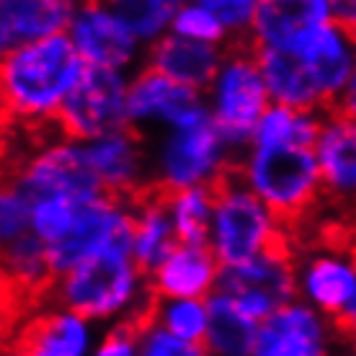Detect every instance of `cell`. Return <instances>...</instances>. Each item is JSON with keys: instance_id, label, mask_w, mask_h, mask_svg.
<instances>
[{"instance_id": "d6a6232c", "label": "cell", "mask_w": 356, "mask_h": 356, "mask_svg": "<svg viewBox=\"0 0 356 356\" xmlns=\"http://www.w3.org/2000/svg\"><path fill=\"white\" fill-rule=\"evenodd\" d=\"M140 328L143 323H114L108 325L90 356H140Z\"/></svg>"}, {"instance_id": "f546056e", "label": "cell", "mask_w": 356, "mask_h": 356, "mask_svg": "<svg viewBox=\"0 0 356 356\" xmlns=\"http://www.w3.org/2000/svg\"><path fill=\"white\" fill-rule=\"evenodd\" d=\"M31 204H34L31 227H34L36 238L49 248L70 232L81 202L78 199H65V196H49V199H36Z\"/></svg>"}, {"instance_id": "4fadbf2b", "label": "cell", "mask_w": 356, "mask_h": 356, "mask_svg": "<svg viewBox=\"0 0 356 356\" xmlns=\"http://www.w3.org/2000/svg\"><path fill=\"white\" fill-rule=\"evenodd\" d=\"M127 114H129L132 129L161 127L165 132V129L191 124L196 119L207 116L209 106H207L204 93L186 88L181 83L170 81L168 75L143 65L129 78Z\"/></svg>"}, {"instance_id": "4316f807", "label": "cell", "mask_w": 356, "mask_h": 356, "mask_svg": "<svg viewBox=\"0 0 356 356\" xmlns=\"http://www.w3.org/2000/svg\"><path fill=\"white\" fill-rule=\"evenodd\" d=\"M145 321L161 325L176 339L204 346L207 330H209V302L207 300H163V297H155Z\"/></svg>"}, {"instance_id": "603a6c76", "label": "cell", "mask_w": 356, "mask_h": 356, "mask_svg": "<svg viewBox=\"0 0 356 356\" xmlns=\"http://www.w3.org/2000/svg\"><path fill=\"white\" fill-rule=\"evenodd\" d=\"M259 57L261 72L266 88L271 93V104L292 108H310V111H325L318 90L305 72V65L292 49L279 47H253Z\"/></svg>"}, {"instance_id": "6da1fadb", "label": "cell", "mask_w": 356, "mask_h": 356, "mask_svg": "<svg viewBox=\"0 0 356 356\" xmlns=\"http://www.w3.org/2000/svg\"><path fill=\"white\" fill-rule=\"evenodd\" d=\"M86 60L67 34H57L3 54L0 98L10 132L57 129L65 101L86 72Z\"/></svg>"}, {"instance_id": "ab89813d", "label": "cell", "mask_w": 356, "mask_h": 356, "mask_svg": "<svg viewBox=\"0 0 356 356\" xmlns=\"http://www.w3.org/2000/svg\"><path fill=\"white\" fill-rule=\"evenodd\" d=\"M351 245H354V250H356V225H354V232H351Z\"/></svg>"}, {"instance_id": "4dcf8cb0", "label": "cell", "mask_w": 356, "mask_h": 356, "mask_svg": "<svg viewBox=\"0 0 356 356\" xmlns=\"http://www.w3.org/2000/svg\"><path fill=\"white\" fill-rule=\"evenodd\" d=\"M31 217H34L31 199L18 186L6 184L3 194H0V241L13 243L29 232H34Z\"/></svg>"}, {"instance_id": "30bf717a", "label": "cell", "mask_w": 356, "mask_h": 356, "mask_svg": "<svg viewBox=\"0 0 356 356\" xmlns=\"http://www.w3.org/2000/svg\"><path fill=\"white\" fill-rule=\"evenodd\" d=\"M348 343L339 323L297 297L261 323L253 356H343Z\"/></svg>"}, {"instance_id": "e575fe53", "label": "cell", "mask_w": 356, "mask_h": 356, "mask_svg": "<svg viewBox=\"0 0 356 356\" xmlns=\"http://www.w3.org/2000/svg\"><path fill=\"white\" fill-rule=\"evenodd\" d=\"M333 111H341V114L356 119V65H354V72H351V81H348L346 90H343V96L339 98V106L333 108Z\"/></svg>"}, {"instance_id": "9a60e30c", "label": "cell", "mask_w": 356, "mask_h": 356, "mask_svg": "<svg viewBox=\"0 0 356 356\" xmlns=\"http://www.w3.org/2000/svg\"><path fill=\"white\" fill-rule=\"evenodd\" d=\"M96 323L57 302L31 307L13 330V346L29 356H90L98 343Z\"/></svg>"}, {"instance_id": "7402d4cb", "label": "cell", "mask_w": 356, "mask_h": 356, "mask_svg": "<svg viewBox=\"0 0 356 356\" xmlns=\"http://www.w3.org/2000/svg\"><path fill=\"white\" fill-rule=\"evenodd\" d=\"M178 245L165 194L150 186L132 202V256L137 266L150 276Z\"/></svg>"}, {"instance_id": "44dd1931", "label": "cell", "mask_w": 356, "mask_h": 356, "mask_svg": "<svg viewBox=\"0 0 356 356\" xmlns=\"http://www.w3.org/2000/svg\"><path fill=\"white\" fill-rule=\"evenodd\" d=\"M67 0H0V47L3 54L57 34H67L72 21Z\"/></svg>"}, {"instance_id": "cb8c5ba5", "label": "cell", "mask_w": 356, "mask_h": 356, "mask_svg": "<svg viewBox=\"0 0 356 356\" xmlns=\"http://www.w3.org/2000/svg\"><path fill=\"white\" fill-rule=\"evenodd\" d=\"M207 302H209V330L204 348L209 356H253L261 323L250 321L220 289Z\"/></svg>"}, {"instance_id": "1f68e13d", "label": "cell", "mask_w": 356, "mask_h": 356, "mask_svg": "<svg viewBox=\"0 0 356 356\" xmlns=\"http://www.w3.org/2000/svg\"><path fill=\"white\" fill-rule=\"evenodd\" d=\"M140 356H209V351L202 343L181 341L161 325L145 321L140 328Z\"/></svg>"}, {"instance_id": "e0dca14e", "label": "cell", "mask_w": 356, "mask_h": 356, "mask_svg": "<svg viewBox=\"0 0 356 356\" xmlns=\"http://www.w3.org/2000/svg\"><path fill=\"white\" fill-rule=\"evenodd\" d=\"M83 145L106 194L134 202L152 186V165L137 129L127 127Z\"/></svg>"}, {"instance_id": "d6986e66", "label": "cell", "mask_w": 356, "mask_h": 356, "mask_svg": "<svg viewBox=\"0 0 356 356\" xmlns=\"http://www.w3.org/2000/svg\"><path fill=\"white\" fill-rule=\"evenodd\" d=\"M333 18V0H261L250 29V47L292 49Z\"/></svg>"}, {"instance_id": "83f0119b", "label": "cell", "mask_w": 356, "mask_h": 356, "mask_svg": "<svg viewBox=\"0 0 356 356\" xmlns=\"http://www.w3.org/2000/svg\"><path fill=\"white\" fill-rule=\"evenodd\" d=\"M108 6L134 29L145 47L170 34L173 18L186 0H106Z\"/></svg>"}, {"instance_id": "5b68a950", "label": "cell", "mask_w": 356, "mask_h": 356, "mask_svg": "<svg viewBox=\"0 0 356 356\" xmlns=\"http://www.w3.org/2000/svg\"><path fill=\"white\" fill-rule=\"evenodd\" d=\"M238 163L222 129L212 114L191 124L165 129L152 158V186L161 191H178L194 186H217Z\"/></svg>"}, {"instance_id": "74e56055", "label": "cell", "mask_w": 356, "mask_h": 356, "mask_svg": "<svg viewBox=\"0 0 356 356\" xmlns=\"http://www.w3.org/2000/svg\"><path fill=\"white\" fill-rule=\"evenodd\" d=\"M3 356H29V354H26V351H21V348H16V346H10Z\"/></svg>"}, {"instance_id": "d4e9b609", "label": "cell", "mask_w": 356, "mask_h": 356, "mask_svg": "<svg viewBox=\"0 0 356 356\" xmlns=\"http://www.w3.org/2000/svg\"><path fill=\"white\" fill-rule=\"evenodd\" d=\"M323 116H325V111L271 104L266 114L261 116L250 145H302V147H315L318 134L323 129Z\"/></svg>"}, {"instance_id": "7a4b0ae2", "label": "cell", "mask_w": 356, "mask_h": 356, "mask_svg": "<svg viewBox=\"0 0 356 356\" xmlns=\"http://www.w3.org/2000/svg\"><path fill=\"white\" fill-rule=\"evenodd\" d=\"M47 300L81 312L96 325H114L145 323L155 297L132 250H106L57 276Z\"/></svg>"}, {"instance_id": "ffe728a7", "label": "cell", "mask_w": 356, "mask_h": 356, "mask_svg": "<svg viewBox=\"0 0 356 356\" xmlns=\"http://www.w3.org/2000/svg\"><path fill=\"white\" fill-rule=\"evenodd\" d=\"M227 47L204 44L194 39H184L178 34H165L155 44L147 47L145 67L168 75L170 81L181 83L186 88L207 93L209 83L220 70Z\"/></svg>"}, {"instance_id": "484cf974", "label": "cell", "mask_w": 356, "mask_h": 356, "mask_svg": "<svg viewBox=\"0 0 356 356\" xmlns=\"http://www.w3.org/2000/svg\"><path fill=\"white\" fill-rule=\"evenodd\" d=\"M168 204L170 220L176 227L178 243L188 245H209L214 217V186L178 188L163 191Z\"/></svg>"}, {"instance_id": "8992f818", "label": "cell", "mask_w": 356, "mask_h": 356, "mask_svg": "<svg viewBox=\"0 0 356 356\" xmlns=\"http://www.w3.org/2000/svg\"><path fill=\"white\" fill-rule=\"evenodd\" d=\"M204 96L214 124L222 129L232 150H248L261 116L271 106V93L264 81L259 57L248 42L227 47L222 65Z\"/></svg>"}, {"instance_id": "277c9868", "label": "cell", "mask_w": 356, "mask_h": 356, "mask_svg": "<svg viewBox=\"0 0 356 356\" xmlns=\"http://www.w3.org/2000/svg\"><path fill=\"white\" fill-rule=\"evenodd\" d=\"M209 248L225 268L276 250H297V245L289 227L245 186L238 168H232L214 186Z\"/></svg>"}, {"instance_id": "836d02e7", "label": "cell", "mask_w": 356, "mask_h": 356, "mask_svg": "<svg viewBox=\"0 0 356 356\" xmlns=\"http://www.w3.org/2000/svg\"><path fill=\"white\" fill-rule=\"evenodd\" d=\"M333 18L356 36V0H333Z\"/></svg>"}, {"instance_id": "ac0fdd59", "label": "cell", "mask_w": 356, "mask_h": 356, "mask_svg": "<svg viewBox=\"0 0 356 356\" xmlns=\"http://www.w3.org/2000/svg\"><path fill=\"white\" fill-rule=\"evenodd\" d=\"M220 276H222V264L209 245L178 243L168 259L147 276V282L152 297L209 300L220 289Z\"/></svg>"}, {"instance_id": "d590c367", "label": "cell", "mask_w": 356, "mask_h": 356, "mask_svg": "<svg viewBox=\"0 0 356 356\" xmlns=\"http://www.w3.org/2000/svg\"><path fill=\"white\" fill-rule=\"evenodd\" d=\"M336 323H339V328L343 330V336H346L348 341L356 339V297L351 300V305L346 307V312H343Z\"/></svg>"}, {"instance_id": "8d00e7d4", "label": "cell", "mask_w": 356, "mask_h": 356, "mask_svg": "<svg viewBox=\"0 0 356 356\" xmlns=\"http://www.w3.org/2000/svg\"><path fill=\"white\" fill-rule=\"evenodd\" d=\"M72 8H83V6H90V3H101V0H67Z\"/></svg>"}, {"instance_id": "9c48e42d", "label": "cell", "mask_w": 356, "mask_h": 356, "mask_svg": "<svg viewBox=\"0 0 356 356\" xmlns=\"http://www.w3.org/2000/svg\"><path fill=\"white\" fill-rule=\"evenodd\" d=\"M297 250H276L238 266H225L220 292L250 321L264 323L279 307L297 300Z\"/></svg>"}, {"instance_id": "f1b7e54d", "label": "cell", "mask_w": 356, "mask_h": 356, "mask_svg": "<svg viewBox=\"0 0 356 356\" xmlns=\"http://www.w3.org/2000/svg\"><path fill=\"white\" fill-rule=\"evenodd\" d=\"M170 34H178L184 39H194V42H204V44H217V47H230V34L220 16L214 13L209 6L196 3V0H186L181 10L173 18Z\"/></svg>"}, {"instance_id": "5bb4252c", "label": "cell", "mask_w": 356, "mask_h": 356, "mask_svg": "<svg viewBox=\"0 0 356 356\" xmlns=\"http://www.w3.org/2000/svg\"><path fill=\"white\" fill-rule=\"evenodd\" d=\"M321 165L323 204L336 207L341 220L354 232L356 225V119L341 111H325L315 143Z\"/></svg>"}, {"instance_id": "3957f363", "label": "cell", "mask_w": 356, "mask_h": 356, "mask_svg": "<svg viewBox=\"0 0 356 356\" xmlns=\"http://www.w3.org/2000/svg\"><path fill=\"white\" fill-rule=\"evenodd\" d=\"M235 168L245 186L294 230L323 204V181L315 147L302 145H250Z\"/></svg>"}, {"instance_id": "8fae6325", "label": "cell", "mask_w": 356, "mask_h": 356, "mask_svg": "<svg viewBox=\"0 0 356 356\" xmlns=\"http://www.w3.org/2000/svg\"><path fill=\"white\" fill-rule=\"evenodd\" d=\"M297 297L339 321L356 297V250L351 238L297 253Z\"/></svg>"}, {"instance_id": "52a82bcc", "label": "cell", "mask_w": 356, "mask_h": 356, "mask_svg": "<svg viewBox=\"0 0 356 356\" xmlns=\"http://www.w3.org/2000/svg\"><path fill=\"white\" fill-rule=\"evenodd\" d=\"M106 250H132V202L101 194L78 207L70 232L47 248L54 279Z\"/></svg>"}, {"instance_id": "ba28073f", "label": "cell", "mask_w": 356, "mask_h": 356, "mask_svg": "<svg viewBox=\"0 0 356 356\" xmlns=\"http://www.w3.org/2000/svg\"><path fill=\"white\" fill-rule=\"evenodd\" d=\"M129 75L106 67H86L81 83L65 101L57 116V129L75 143H93L98 137L129 127L127 114Z\"/></svg>"}, {"instance_id": "60d3db41", "label": "cell", "mask_w": 356, "mask_h": 356, "mask_svg": "<svg viewBox=\"0 0 356 356\" xmlns=\"http://www.w3.org/2000/svg\"><path fill=\"white\" fill-rule=\"evenodd\" d=\"M354 343H356V339H354Z\"/></svg>"}, {"instance_id": "7c38bea8", "label": "cell", "mask_w": 356, "mask_h": 356, "mask_svg": "<svg viewBox=\"0 0 356 356\" xmlns=\"http://www.w3.org/2000/svg\"><path fill=\"white\" fill-rule=\"evenodd\" d=\"M67 36L88 67L129 72L147 54V47L140 42L134 29L106 0L75 8Z\"/></svg>"}, {"instance_id": "f35d334b", "label": "cell", "mask_w": 356, "mask_h": 356, "mask_svg": "<svg viewBox=\"0 0 356 356\" xmlns=\"http://www.w3.org/2000/svg\"><path fill=\"white\" fill-rule=\"evenodd\" d=\"M196 3H204V6H209V8H217V6H222L225 0H196Z\"/></svg>"}, {"instance_id": "2e32d148", "label": "cell", "mask_w": 356, "mask_h": 356, "mask_svg": "<svg viewBox=\"0 0 356 356\" xmlns=\"http://www.w3.org/2000/svg\"><path fill=\"white\" fill-rule=\"evenodd\" d=\"M292 52L305 65V72L318 90L325 111H333L354 72L356 36L339 21H330L305 36L300 44H294Z\"/></svg>"}]
</instances>
